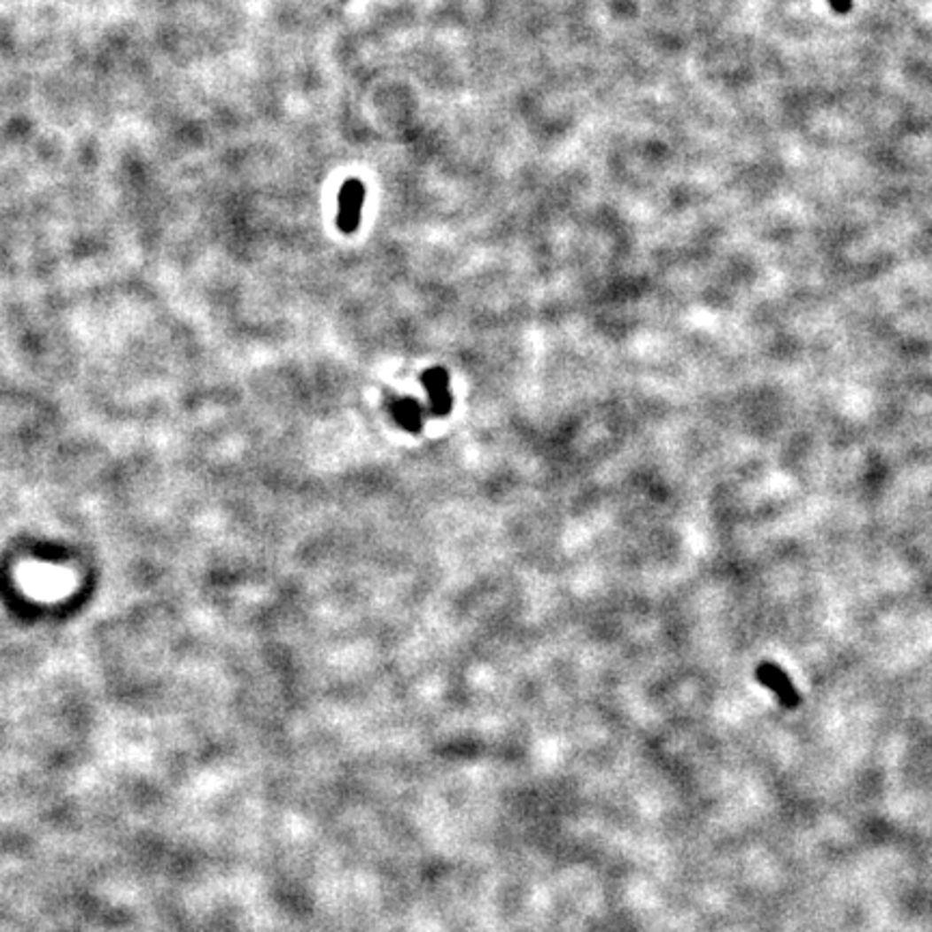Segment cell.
Masks as SVG:
<instances>
[{"label": "cell", "instance_id": "obj_3", "mask_svg": "<svg viewBox=\"0 0 932 932\" xmlns=\"http://www.w3.org/2000/svg\"><path fill=\"white\" fill-rule=\"evenodd\" d=\"M423 386L428 391L430 398V410L436 416H445L451 413V406H454V398H451V386H449V376L443 367H436L423 374Z\"/></svg>", "mask_w": 932, "mask_h": 932}, {"label": "cell", "instance_id": "obj_4", "mask_svg": "<svg viewBox=\"0 0 932 932\" xmlns=\"http://www.w3.org/2000/svg\"><path fill=\"white\" fill-rule=\"evenodd\" d=\"M391 413H393L395 421H398V423L406 430V432L416 434L421 430V423H423V415H421L419 404H416L415 400H410V398L395 400L393 404H391Z\"/></svg>", "mask_w": 932, "mask_h": 932}, {"label": "cell", "instance_id": "obj_5", "mask_svg": "<svg viewBox=\"0 0 932 932\" xmlns=\"http://www.w3.org/2000/svg\"><path fill=\"white\" fill-rule=\"evenodd\" d=\"M829 7L835 13H840V16H844V13H849L852 9V0H829Z\"/></svg>", "mask_w": 932, "mask_h": 932}, {"label": "cell", "instance_id": "obj_2", "mask_svg": "<svg viewBox=\"0 0 932 932\" xmlns=\"http://www.w3.org/2000/svg\"><path fill=\"white\" fill-rule=\"evenodd\" d=\"M756 678L757 682L766 684V687L775 693L777 699L783 703V708L795 711L801 703L799 691H796V687L790 682V678H788V673L783 672L781 667L773 665V663H765V665L756 669Z\"/></svg>", "mask_w": 932, "mask_h": 932}, {"label": "cell", "instance_id": "obj_1", "mask_svg": "<svg viewBox=\"0 0 932 932\" xmlns=\"http://www.w3.org/2000/svg\"><path fill=\"white\" fill-rule=\"evenodd\" d=\"M365 195V183L356 177L341 183L337 195V229L341 233H354L359 229Z\"/></svg>", "mask_w": 932, "mask_h": 932}]
</instances>
